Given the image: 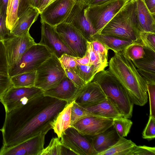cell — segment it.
Listing matches in <instances>:
<instances>
[{
	"instance_id": "6da1fadb",
	"label": "cell",
	"mask_w": 155,
	"mask_h": 155,
	"mask_svg": "<svg viewBox=\"0 0 155 155\" xmlns=\"http://www.w3.org/2000/svg\"><path fill=\"white\" fill-rule=\"evenodd\" d=\"M68 104L41 94L6 112L1 129L3 146L9 148L51 129V124Z\"/></svg>"
},
{
	"instance_id": "7a4b0ae2",
	"label": "cell",
	"mask_w": 155,
	"mask_h": 155,
	"mask_svg": "<svg viewBox=\"0 0 155 155\" xmlns=\"http://www.w3.org/2000/svg\"><path fill=\"white\" fill-rule=\"evenodd\" d=\"M109 66V71L122 85L134 104L145 105L148 96L146 83L122 51L115 53Z\"/></svg>"
},
{
	"instance_id": "3957f363",
	"label": "cell",
	"mask_w": 155,
	"mask_h": 155,
	"mask_svg": "<svg viewBox=\"0 0 155 155\" xmlns=\"http://www.w3.org/2000/svg\"><path fill=\"white\" fill-rule=\"evenodd\" d=\"M140 32L136 18L135 0H131L106 25L100 34L136 41H140Z\"/></svg>"
},
{
	"instance_id": "277c9868",
	"label": "cell",
	"mask_w": 155,
	"mask_h": 155,
	"mask_svg": "<svg viewBox=\"0 0 155 155\" xmlns=\"http://www.w3.org/2000/svg\"><path fill=\"white\" fill-rule=\"evenodd\" d=\"M92 81L98 84L106 98L123 117L129 119L131 117L134 104L122 85L109 70L99 72Z\"/></svg>"
},
{
	"instance_id": "5b68a950",
	"label": "cell",
	"mask_w": 155,
	"mask_h": 155,
	"mask_svg": "<svg viewBox=\"0 0 155 155\" xmlns=\"http://www.w3.org/2000/svg\"><path fill=\"white\" fill-rule=\"evenodd\" d=\"M130 0H110L102 4L87 6L85 15L96 33L101 32L107 24Z\"/></svg>"
},
{
	"instance_id": "8992f818",
	"label": "cell",
	"mask_w": 155,
	"mask_h": 155,
	"mask_svg": "<svg viewBox=\"0 0 155 155\" xmlns=\"http://www.w3.org/2000/svg\"><path fill=\"white\" fill-rule=\"evenodd\" d=\"M34 86L44 92L57 86L66 76L59 59L54 54L37 69Z\"/></svg>"
},
{
	"instance_id": "52a82bcc",
	"label": "cell",
	"mask_w": 155,
	"mask_h": 155,
	"mask_svg": "<svg viewBox=\"0 0 155 155\" xmlns=\"http://www.w3.org/2000/svg\"><path fill=\"white\" fill-rule=\"evenodd\" d=\"M51 54L45 46L36 43L25 52L17 64L8 70V75L11 77L21 73L36 71Z\"/></svg>"
},
{
	"instance_id": "ba28073f",
	"label": "cell",
	"mask_w": 155,
	"mask_h": 155,
	"mask_svg": "<svg viewBox=\"0 0 155 155\" xmlns=\"http://www.w3.org/2000/svg\"><path fill=\"white\" fill-rule=\"evenodd\" d=\"M2 41L5 50L9 70L17 64L25 52L36 43L29 31L21 36L10 35Z\"/></svg>"
},
{
	"instance_id": "9c48e42d",
	"label": "cell",
	"mask_w": 155,
	"mask_h": 155,
	"mask_svg": "<svg viewBox=\"0 0 155 155\" xmlns=\"http://www.w3.org/2000/svg\"><path fill=\"white\" fill-rule=\"evenodd\" d=\"M44 91L35 86L15 87L12 86L0 97L5 112L24 104L33 98L42 94Z\"/></svg>"
},
{
	"instance_id": "30bf717a",
	"label": "cell",
	"mask_w": 155,
	"mask_h": 155,
	"mask_svg": "<svg viewBox=\"0 0 155 155\" xmlns=\"http://www.w3.org/2000/svg\"><path fill=\"white\" fill-rule=\"evenodd\" d=\"M60 141L64 147L78 155H97L87 136L73 127L67 129L61 137Z\"/></svg>"
},
{
	"instance_id": "8fae6325",
	"label": "cell",
	"mask_w": 155,
	"mask_h": 155,
	"mask_svg": "<svg viewBox=\"0 0 155 155\" xmlns=\"http://www.w3.org/2000/svg\"><path fill=\"white\" fill-rule=\"evenodd\" d=\"M55 28L62 40L76 57L82 58L85 56L87 41L74 27L64 22Z\"/></svg>"
},
{
	"instance_id": "7c38bea8",
	"label": "cell",
	"mask_w": 155,
	"mask_h": 155,
	"mask_svg": "<svg viewBox=\"0 0 155 155\" xmlns=\"http://www.w3.org/2000/svg\"><path fill=\"white\" fill-rule=\"evenodd\" d=\"M41 38L39 44L45 46L58 59L64 54L74 57L75 55L62 40L57 32L55 27L46 23L41 22Z\"/></svg>"
},
{
	"instance_id": "4fadbf2b",
	"label": "cell",
	"mask_w": 155,
	"mask_h": 155,
	"mask_svg": "<svg viewBox=\"0 0 155 155\" xmlns=\"http://www.w3.org/2000/svg\"><path fill=\"white\" fill-rule=\"evenodd\" d=\"M75 3L73 0H56L40 14V21L56 27L64 21Z\"/></svg>"
},
{
	"instance_id": "5bb4252c",
	"label": "cell",
	"mask_w": 155,
	"mask_h": 155,
	"mask_svg": "<svg viewBox=\"0 0 155 155\" xmlns=\"http://www.w3.org/2000/svg\"><path fill=\"white\" fill-rule=\"evenodd\" d=\"M47 133L42 132L10 147L2 146L0 155H40L44 149L45 137Z\"/></svg>"
},
{
	"instance_id": "9a60e30c",
	"label": "cell",
	"mask_w": 155,
	"mask_h": 155,
	"mask_svg": "<svg viewBox=\"0 0 155 155\" xmlns=\"http://www.w3.org/2000/svg\"><path fill=\"white\" fill-rule=\"evenodd\" d=\"M86 7L75 3L64 22L72 25L87 41L91 42L94 41L93 36L96 31L84 14V9Z\"/></svg>"
},
{
	"instance_id": "2e32d148",
	"label": "cell",
	"mask_w": 155,
	"mask_h": 155,
	"mask_svg": "<svg viewBox=\"0 0 155 155\" xmlns=\"http://www.w3.org/2000/svg\"><path fill=\"white\" fill-rule=\"evenodd\" d=\"M112 126V119L89 116L79 120L71 127L84 135L93 136L105 131Z\"/></svg>"
},
{
	"instance_id": "e0dca14e",
	"label": "cell",
	"mask_w": 155,
	"mask_h": 155,
	"mask_svg": "<svg viewBox=\"0 0 155 155\" xmlns=\"http://www.w3.org/2000/svg\"><path fill=\"white\" fill-rule=\"evenodd\" d=\"M106 98L98 84L92 81L79 89L74 101L80 106L86 107L97 104Z\"/></svg>"
},
{
	"instance_id": "ac0fdd59",
	"label": "cell",
	"mask_w": 155,
	"mask_h": 155,
	"mask_svg": "<svg viewBox=\"0 0 155 155\" xmlns=\"http://www.w3.org/2000/svg\"><path fill=\"white\" fill-rule=\"evenodd\" d=\"M79 89L66 75L57 86L44 91L43 94L69 104L74 101Z\"/></svg>"
},
{
	"instance_id": "d6986e66",
	"label": "cell",
	"mask_w": 155,
	"mask_h": 155,
	"mask_svg": "<svg viewBox=\"0 0 155 155\" xmlns=\"http://www.w3.org/2000/svg\"><path fill=\"white\" fill-rule=\"evenodd\" d=\"M135 13L140 31L155 33V15L146 7L143 0H135Z\"/></svg>"
},
{
	"instance_id": "ffe728a7",
	"label": "cell",
	"mask_w": 155,
	"mask_h": 155,
	"mask_svg": "<svg viewBox=\"0 0 155 155\" xmlns=\"http://www.w3.org/2000/svg\"><path fill=\"white\" fill-rule=\"evenodd\" d=\"M40 13L38 9L29 7L18 18L17 23L10 31V35L21 36L29 31L33 24L37 19Z\"/></svg>"
},
{
	"instance_id": "44dd1931",
	"label": "cell",
	"mask_w": 155,
	"mask_h": 155,
	"mask_svg": "<svg viewBox=\"0 0 155 155\" xmlns=\"http://www.w3.org/2000/svg\"><path fill=\"white\" fill-rule=\"evenodd\" d=\"M81 107L99 117L113 119L123 117L117 108L107 98L95 104Z\"/></svg>"
},
{
	"instance_id": "7402d4cb",
	"label": "cell",
	"mask_w": 155,
	"mask_h": 155,
	"mask_svg": "<svg viewBox=\"0 0 155 155\" xmlns=\"http://www.w3.org/2000/svg\"><path fill=\"white\" fill-rule=\"evenodd\" d=\"M116 134L115 130L108 129L94 136H87L98 153L107 150L115 143L117 141Z\"/></svg>"
},
{
	"instance_id": "603a6c76",
	"label": "cell",
	"mask_w": 155,
	"mask_h": 155,
	"mask_svg": "<svg viewBox=\"0 0 155 155\" xmlns=\"http://www.w3.org/2000/svg\"><path fill=\"white\" fill-rule=\"evenodd\" d=\"M74 101L68 104L59 113L51 124V129L53 130L59 139L65 131L71 127V109Z\"/></svg>"
},
{
	"instance_id": "cb8c5ba5",
	"label": "cell",
	"mask_w": 155,
	"mask_h": 155,
	"mask_svg": "<svg viewBox=\"0 0 155 155\" xmlns=\"http://www.w3.org/2000/svg\"><path fill=\"white\" fill-rule=\"evenodd\" d=\"M136 146L130 140L119 137L113 146L97 155H134Z\"/></svg>"
},
{
	"instance_id": "d4e9b609",
	"label": "cell",
	"mask_w": 155,
	"mask_h": 155,
	"mask_svg": "<svg viewBox=\"0 0 155 155\" xmlns=\"http://www.w3.org/2000/svg\"><path fill=\"white\" fill-rule=\"evenodd\" d=\"M94 40H97L104 45L107 48L113 51L115 53L123 51L130 44L134 42L125 40L101 34L96 33L93 36Z\"/></svg>"
},
{
	"instance_id": "484cf974",
	"label": "cell",
	"mask_w": 155,
	"mask_h": 155,
	"mask_svg": "<svg viewBox=\"0 0 155 155\" xmlns=\"http://www.w3.org/2000/svg\"><path fill=\"white\" fill-rule=\"evenodd\" d=\"M144 48L145 54L144 56L132 62L137 69L155 74V52Z\"/></svg>"
},
{
	"instance_id": "4316f807",
	"label": "cell",
	"mask_w": 155,
	"mask_h": 155,
	"mask_svg": "<svg viewBox=\"0 0 155 155\" xmlns=\"http://www.w3.org/2000/svg\"><path fill=\"white\" fill-rule=\"evenodd\" d=\"M75 153L64 146L58 137H53L48 146L43 149L40 155H62Z\"/></svg>"
},
{
	"instance_id": "83f0119b",
	"label": "cell",
	"mask_w": 155,
	"mask_h": 155,
	"mask_svg": "<svg viewBox=\"0 0 155 155\" xmlns=\"http://www.w3.org/2000/svg\"><path fill=\"white\" fill-rule=\"evenodd\" d=\"M36 72H25L10 77L12 86L15 87H31L34 86Z\"/></svg>"
},
{
	"instance_id": "f1b7e54d",
	"label": "cell",
	"mask_w": 155,
	"mask_h": 155,
	"mask_svg": "<svg viewBox=\"0 0 155 155\" xmlns=\"http://www.w3.org/2000/svg\"><path fill=\"white\" fill-rule=\"evenodd\" d=\"M122 51L132 61L142 58L145 54L144 47L140 41L130 44Z\"/></svg>"
},
{
	"instance_id": "f546056e",
	"label": "cell",
	"mask_w": 155,
	"mask_h": 155,
	"mask_svg": "<svg viewBox=\"0 0 155 155\" xmlns=\"http://www.w3.org/2000/svg\"><path fill=\"white\" fill-rule=\"evenodd\" d=\"M132 124L133 122L131 120L124 117L112 119V126L119 137H127Z\"/></svg>"
},
{
	"instance_id": "4dcf8cb0",
	"label": "cell",
	"mask_w": 155,
	"mask_h": 155,
	"mask_svg": "<svg viewBox=\"0 0 155 155\" xmlns=\"http://www.w3.org/2000/svg\"><path fill=\"white\" fill-rule=\"evenodd\" d=\"M77 74L87 84L92 81L95 75L99 72L93 65H83L77 63Z\"/></svg>"
},
{
	"instance_id": "1f68e13d",
	"label": "cell",
	"mask_w": 155,
	"mask_h": 155,
	"mask_svg": "<svg viewBox=\"0 0 155 155\" xmlns=\"http://www.w3.org/2000/svg\"><path fill=\"white\" fill-rule=\"evenodd\" d=\"M89 116L97 117L79 106L74 101L71 109V127L79 120Z\"/></svg>"
},
{
	"instance_id": "d6a6232c",
	"label": "cell",
	"mask_w": 155,
	"mask_h": 155,
	"mask_svg": "<svg viewBox=\"0 0 155 155\" xmlns=\"http://www.w3.org/2000/svg\"><path fill=\"white\" fill-rule=\"evenodd\" d=\"M87 51L89 57L90 64L95 66L100 72L104 70L108 65L103 61L99 55L94 50L91 42L87 41Z\"/></svg>"
},
{
	"instance_id": "836d02e7",
	"label": "cell",
	"mask_w": 155,
	"mask_h": 155,
	"mask_svg": "<svg viewBox=\"0 0 155 155\" xmlns=\"http://www.w3.org/2000/svg\"><path fill=\"white\" fill-rule=\"evenodd\" d=\"M139 38L144 47L155 52V33L140 31Z\"/></svg>"
},
{
	"instance_id": "e575fe53",
	"label": "cell",
	"mask_w": 155,
	"mask_h": 155,
	"mask_svg": "<svg viewBox=\"0 0 155 155\" xmlns=\"http://www.w3.org/2000/svg\"><path fill=\"white\" fill-rule=\"evenodd\" d=\"M92 48L100 56L103 61L108 65V52L109 49L99 41L95 40L91 42Z\"/></svg>"
},
{
	"instance_id": "d590c367",
	"label": "cell",
	"mask_w": 155,
	"mask_h": 155,
	"mask_svg": "<svg viewBox=\"0 0 155 155\" xmlns=\"http://www.w3.org/2000/svg\"><path fill=\"white\" fill-rule=\"evenodd\" d=\"M74 56L64 54L59 58V60L64 69L74 71L77 73V62Z\"/></svg>"
},
{
	"instance_id": "8d00e7d4",
	"label": "cell",
	"mask_w": 155,
	"mask_h": 155,
	"mask_svg": "<svg viewBox=\"0 0 155 155\" xmlns=\"http://www.w3.org/2000/svg\"><path fill=\"white\" fill-rule=\"evenodd\" d=\"M142 137L148 140L155 138V118L149 116L148 122L142 133Z\"/></svg>"
},
{
	"instance_id": "74e56055",
	"label": "cell",
	"mask_w": 155,
	"mask_h": 155,
	"mask_svg": "<svg viewBox=\"0 0 155 155\" xmlns=\"http://www.w3.org/2000/svg\"><path fill=\"white\" fill-rule=\"evenodd\" d=\"M8 67L5 47L0 41V74L8 75Z\"/></svg>"
},
{
	"instance_id": "f35d334b",
	"label": "cell",
	"mask_w": 155,
	"mask_h": 155,
	"mask_svg": "<svg viewBox=\"0 0 155 155\" xmlns=\"http://www.w3.org/2000/svg\"><path fill=\"white\" fill-rule=\"evenodd\" d=\"M150 102V116L155 118V83L147 84Z\"/></svg>"
},
{
	"instance_id": "ab89813d",
	"label": "cell",
	"mask_w": 155,
	"mask_h": 155,
	"mask_svg": "<svg viewBox=\"0 0 155 155\" xmlns=\"http://www.w3.org/2000/svg\"><path fill=\"white\" fill-rule=\"evenodd\" d=\"M64 70L66 76L78 89H81L86 84L84 81L74 71L65 69Z\"/></svg>"
},
{
	"instance_id": "60d3db41",
	"label": "cell",
	"mask_w": 155,
	"mask_h": 155,
	"mask_svg": "<svg viewBox=\"0 0 155 155\" xmlns=\"http://www.w3.org/2000/svg\"><path fill=\"white\" fill-rule=\"evenodd\" d=\"M6 16L0 14V41H3L10 36V31L6 24Z\"/></svg>"
},
{
	"instance_id": "b9f144b4",
	"label": "cell",
	"mask_w": 155,
	"mask_h": 155,
	"mask_svg": "<svg viewBox=\"0 0 155 155\" xmlns=\"http://www.w3.org/2000/svg\"><path fill=\"white\" fill-rule=\"evenodd\" d=\"M12 86L9 76L0 74V97Z\"/></svg>"
},
{
	"instance_id": "7bdbcfd3",
	"label": "cell",
	"mask_w": 155,
	"mask_h": 155,
	"mask_svg": "<svg viewBox=\"0 0 155 155\" xmlns=\"http://www.w3.org/2000/svg\"><path fill=\"white\" fill-rule=\"evenodd\" d=\"M134 155H155V147L137 145L134 152Z\"/></svg>"
},
{
	"instance_id": "ee69618b",
	"label": "cell",
	"mask_w": 155,
	"mask_h": 155,
	"mask_svg": "<svg viewBox=\"0 0 155 155\" xmlns=\"http://www.w3.org/2000/svg\"><path fill=\"white\" fill-rule=\"evenodd\" d=\"M31 6H32L31 0H19L17 13L18 18L27 8Z\"/></svg>"
},
{
	"instance_id": "f6af8a7d",
	"label": "cell",
	"mask_w": 155,
	"mask_h": 155,
	"mask_svg": "<svg viewBox=\"0 0 155 155\" xmlns=\"http://www.w3.org/2000/svg\"><path fill=\"white\" fill-rule=\"evenodd\" d=\"M75 60L77 63L81 65H90L89 57L87 51L84 56L82 58L75 57Z\"/></svg>"
},
{
	"instance_id": "bcb514c9",
	"label": "cell",
	"mask_w": 155,
	"mask_h": 155,
	"mask_svg": "<svg viewBox=\"0 0 155 155\" xmlns=\"http://www.w3.org/2000/svg\"><path fill=\"white\" fill-rule=\"evenodd\" d=\"M56 0H40L37 8L39 12L41 13L43 10L49 5Z\"/></svg>"
},
{
	"instance_id": "7dc6e473",
	"label": "cell",
	"mask_w": 155,
	"mask_h": 155,
	"mask_svg": "<svg viewBox=\"0 0 155 155\" xmlns=\"http://www.w3.org/2000/svg\"><path fill=\"white\" fill-rule=\"evenodd\" d=\"M144 2L150 12L155 15V0H143Z\"/></svg>"
},
{
	"instance_id": "c3c4849f",
	"label": "cell",
	"mask_w": 155,
	"mask_h": 155,
	"mask_svg": "<svg viewBox=\"0 0 155 155\" xmlns=\"http://www.w3.org/2000/svg\"><path fill=\"white\" fill-rule=\"evenodd\" d=\"M8 0H0V12L3 15L6 16Z\"/></svg>"
},
{
	"instance_id": "681fc988",
	"label": "cell",
	"mask_w": 155,
	"mask_h": 155,
	"mask_svg": "<svg viewBox=\"0 0 155 155\" xmlns=\"http://www.w3.org/2000/svg\"><path fill=\"white\" fill-rule=\"evenodd\" d=\"M110 0H89L87 6H93L100 5Z\"/></svg>"
},
{
	"instance_id": "f907efd6",
	"label": "cell",
	"mask_w": 155,
	"mask_h": 155,
	"mask_svg": "<svg viewBox=\"0 0 155 155\" xmlns=\"http://www.w3.org/2000/svg\"><path fill=\"white\" fill-rule=\"evenodd\" d=\"M75 3L87 6L89 0H73Z\"/></svg>"
},
{
	"instance_id": "816d5d0a",
	"label": "cell",
	"mask_w": 155,
	"mask_h": 155,
	"mask_svg": "<svg viewBox=\"0 0 155 155\" xmlns=\"http://www.w3.org/2000/svg\"><path fill=\"white\" fill-rule=\"evenodd\" d=\"M40 0H31L32 6L37 8Z\"/></svg>"
},
{
	"instance_id": "f5cc1de1",
	"label": "cell",
	"mask_w": 155,
	"mask_h": 155,
	"mask_svg": "<svg viewBox=\"0 0 155 155\" xmlns=\"http://www.w3.org/2000/svg\"><path fill=\"white\" fill-rule=\"evenodd\" d=\"M12 0H8V5L7 8L9 7L10 5H11V2H12Z\"/></svg>"
},
{
	"instance_id": "db71d44e",
	"label": "cell",
	"mask_w": 155,
	"mask_h": 155,
	"mask_svg": "<svg viewBox=\"0 0 155 155\" xmlns=\"http://www.w3.org/2000/svg\"><path fill=\"white\" fill-rule=\"evenodd\" d=\"M0 14H1V12H0Z\"/></svg>"
},
{
	"instance_id": "11a10c76",
	"label": "cell",
	"mask_w": 155,
	"mask_h": 155,
	"mask_svg": "<svg viewBox=\"0 0 155 155\" xmlns=\"http://www.w3.org/2000/svg\"></svg>"
}]
</instances>
